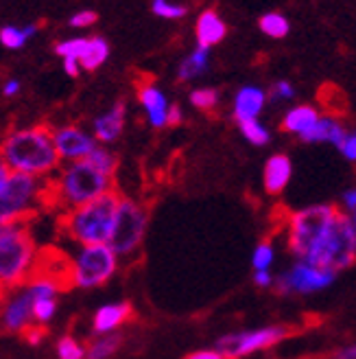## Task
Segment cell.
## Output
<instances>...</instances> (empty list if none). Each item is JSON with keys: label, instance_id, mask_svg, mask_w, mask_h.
<instances>
[{"label": "cell", "instance_id": "19", "mask_svg": "<svg viewBox=\"0 0 356 359\" xmlns=\"http://www.w3.org/2000/svg\"><path fill=\"white\" fill-rule=\"evenodd\" d=\"M291 175H293L291 158L284 154H273L269 160H266L264 171H262L264 191L269 195H280L291 182Z\"/></svg>", "mask_w": 356, "mask_h": 359}, {"label": "cell", "instance_id": "21", "mask_svg": "<svg viewBox=\"0 0 356 359\" xmlns=\"http://www.w3.org/2000/svg\"><path fill=\"white\" fill-rule=\"evenodd\" d=\"M346 136H348L346 128L334 116H322L311 132L299 136V140L308 142V145H315V142H332V145L339 149L341 142L346 140Z\"/></svg>", "mask_w": 356, "mask_h": 359}, {"label": "cell", "instance_id": "4", "mask_svg": "<svg viewBox=\"0 0 356 359\" xmlns=\"http://www.w3.org/2000/svg\"><path fill=\"white\" fill-rule=\"evenodd\" d=\"M38 255L31 219L0 224V285L5 292L22 287L33 276Z\"/></svg>", "mask_w": 356, "mask_h": 359}, {"label": "cell", "instance_id": "34", "mask_svg": "<svg viewBox=\"0 0 356 359\" xmlns=\"http://www.w3.org/2000/svg\"><path fill=\"white\" fill-rule=\"evenodd\" d=\"M99 20V13L97 11H77V13H73L70 15V20H68V25L73 27V29H87V27H92L94 22Z\"/></svg>", "mask_w": 356, "mask_h": 359}, {"label": "cell", "instance_id": "9", "mask_svg": "<svg viewBox=\"0 0 356 359\" xmlns=\"http://www.w3.org/2000/svg\"><path fill=\"white\" fill-rule=\"evenodd\" d=\"M44 180L11 173L9 182L0 191V224L17 219H31L38 206H42Z\"/></svg>", "mask_w": 356, "mask_h": 359}, {"label": "cell", "instance_id": "16", "mask_svg": "<svg viewBox=\"0 0 356 359\" xmlns=\"http://www.w3.org/2000/svg\"><path fill=\"white\" fill-rule=\"evenodd\" d=\"M124 118H127V101L124 99H118L108 112L94 118L92 136L97 138L99 145H110V142H116L120 138L124 130Z\"/></svg>", "mask_w": 356, "mask_h": 359}, {"label": "cell", "instance_id": "15", "mask_svg": "<svg viewBox=\"0 0 356 359\" xmlns=\"http://www.w3.org/2000/svg\"><path fill=\"white\" fill-rule=\"evenodd\" d=\"M138 101L145 107L147 121L153 130H164L166 128V114H169V101L164 93L159 90L151 79H145L138 83Z\"/></svg>", "mask_w": 356, "mask_h": 359}, {"label": "cell", "instance_id": "20", "mask_svg": "<svg viewBox=\"0 0 356 359\" xmlns=\"http://www.w3.org/2000/svg\"><path fill=\"white\" fill-rule=\"evenodd\" d=\"M266 103V93L258 86H243L236 97H234V107H232V114L234 121H254L258 118V114L262 112V107Z\"/></svg>", "mask_w": 356, "mask_h": 359}, {"label": "cell", "instance_id": "5", "mask_svg": "<svg viewBox=\"0 0 356 359\" xmlns=\"http://www.w3.org/2000/svg\"><path fill=\"white\" fill-rule=\"evenodd\" d=\"M304 263L328 269L332 274H339L356 263V235L350 217L341 208L334 212L326 235Z\"/></svg>", "mask_w": 356, "mask_h": 359}, {"label": "cell", "instance_id": "12", "mask_svg": "<svg viewBox=\"0 0 356 359\" xmlns=\"http://www.w3.org/2000/svg\"><path fill=\"white\" fill-rule=\"evenodd\" d=\"M33 325V294L27 287H15L5 292L0 300V329L5 333L24 335Z\"/></svg>", "mask_w": 356, "mask_h": 359}, {"label": "cell", "instance_id": "25", "mask_svg": "<svg viewBox=\"0 0 356 359\" xmlns=\"http://www.w3.org/2000/svg\"><path fill=\"white\" fill-rule=\"evenodd\" d=\"M38 33V27L35 25H24V27H3L0 29V44L9 50H17V48H24L27 42Z\"/></svg>", "mask_w": 356, "mask_h": 359}, {"label": "cell", "instance_id": "11", "mask_svg": "<svg viewBox=\"0 0 356 359\" xmlns=\"http://www.w3.org/2000/svg\"><path fill=\"white\" fill-rule=\"evenodd\" d=\"M334 278H336V274L328 272V269L308 265L304 261H297L293 265V269L273 278V285L280 294H315V292H322L326 287H330L334 283Z\"/></svg>", "mask_w": 356, "mask_h": 359}, {"label": "cell", "instance_id": "43", "mask_svg": "<svg viewBox=\"0 0 356 359\" xmlns=\"http://www.w3.org/2000/svg\"><path fill=\"white\" fill-rule=\"evenodd\" d=\"M332 359H356V344L346 346V348H341L339 353H334Z\"/></svg>", "mask_w": 356, "mask_h": 359}, {"label": "cell", "instance_id": "7", "mask_svg": "<svg viewBox=\"0 0 356 359\" xmlns=\"http://www.w3.org/2000/svg\"><path fill=\"white\" fill-rule=\"evenodd\" d=\"M118 269V257L108 243L85 245L70 259V285L79 290H94L108 283Z\"/></svg>", "mask_w": 356, "mask_h": 359}, {"label": "cell", "instance_id": "30", "mask_svg": "<svg viewBox=\"0 0 356 359\" xmlns=\"http://www.w3.org/2000/svg\"><path fill=\"white\" fill-rule=\"evenodd\" d=\"M55 311H57V298H42V300L33 298V325L35 327H44L46 322L52 320Z\"/></svg>", "mask_w": 356, "mask_h": 359}, {"label": "cell", "instance_id": "46", "mask_svg": "<svg viewBox=\"0 0 356 359\" xmlns=\"http://www.w3.org/2000/svg\"><path fill=\"white\" fill-rule=\"evenodd\" d=\"M3 296H5V287L0 285V300H3Z\"/></svg>", "mask_w": 356, "mask_h": 359}, {"label": "cell", "instance_id": "39", "mask_svg": "<svg viewBox=\"0 0 356 359\" xmlns=\"http://www.w3.org/2000/svg\"><path fill=\"white\" fill-rule=\"evenodd\" d=\"M184 359H225L221 353H217L215 348H208V351H194V353H190V355H186Z\"/></svg>", "mask_w": 356, "mask_h": 359}, {"label": "cell", "instance_id": "6", "mask_svg": "<svg viewBox=\"0 0 356 359\" xmlns=\"http://www.w3.org/2000/svg\"><path fill=\"white\" fill-rule=\"evenodd\" d=\"M339 210L332 204H315L306 206L291 215L289 219V250L291 255L297 257V261H306L317 243L322 241L326 230L334 217V212Z\"/></svg>", "mask_w": 356, "mask_h": 359}, {"label": "cell", "instance_id": "45", "mask_svg": "<svg viewBox=\"0 0 356 359\" xmlns=\"http://www.w3.org/2000/svg\"><path fill=\"white\" fill-rule=\"evenodd\" d=\"M348 217H350V222H352V228H354V235H356V210H352V212L348 215Z\"/></svg>", "mask_w": 356, "mask_h": 359}, {"label": "cell", "instance_id": "44", "mask_svg": "<svg viewBox=\"0 0 356 359\" xmlns=\"http://www.w3.org/2000/svg\"><path fill=\"white\" fill-rule=\"evenodd\" d=\"M9 175H11V171L5 167L3 160H0V191H3V189H5V184L9 182Z\"/></svg>", "mask_w": 356, "mask_h": 359}, {"label": "cell", "instance_id": "2", "mask_svg": "<svg viewBox=\"0 0 356 359\" xmlns=\"http://www.w3.org/2000/svg\"><path fill=\"white\" fill-rule=\"evenodd\" d=\"M112 182V177L97 171L87 160L62 165L55 175L44 180L42 206L48 210H57L59 215L68 212L114 191Z\"/></svg>", "mask_w": 356, "mask_h": 359}, {"label": "cell", "instance_id": "35", "mask_svg": "<svg viewBox=\"0 0 356 359\" xmlns=\"http://www.w3.org/2000/svg\"><path fill=\"white\" fill-rule=\"evenodd\" d=\"M295 97V88L289 81H278L271 88V99L273 101H289Z\"/></svg>", "mask_w": 356, "mask_h": 359}, {"label": "cell", "instance_id": "10", "mask_svg": "<svg viewBox=\"0 0 356 359\" xmlns=\"http://www.w3.org/2000/svg\"><path fill=\"white\" fill-rule=\"evenodd\" d=\"M289 335H291V329L284 325H271V327L252 329V331H236V333H227L219 337L215 351L221 353L225 359H243L252 353L266 351L280 344L282 339H287Z\"/></svg>", "mask_w": 356, "mask_h": 359}, {"label": "cell", "instance_id": "24", "mask_svg": "<svg viewBox=\"0 0 356 359\" xmlns=\"http://www.w3.org/2000/svg\"><path fill=\"white\" fill-rule=\"evenodd\" d=\"M120 346H122V335L120 333L99 335L85 346V359H110L120 351Z\"/></svg>", "mask_w": 356, "mask_h": 359}, {"label": "cell", "instance_id": "42", "mask_svg": "<svg viewBox=\"0 0 356 359\" xmlns=\"http://www.w3.org/2000/svg\"><path fill=\"white\" fill-rule=\"evenodd\" d=\"M17 93H20V81H17V79L5 81V86H3V95L5 97H15Z\"/></svg>", "mask_w": 356, "mask_h": 359}, {"label": "cell", "instance_id": "26", "mask_svg": "<svg viewBox=\"0 0 356 359\" xmlns=\"http://www.w3.org/2000/svg\"><path fill=\"white\" fill-rule=\"evenodd\" d=\"M258 27L264 35H269V38L273 40H282V38H287L289 31H291V25L287 20V15H282L278 11H269V13H264L260 15V20H258Z\"/></svg>", "mask_w": 356, "mask_h": 359}, {"label": "cell", "instance_id": "41", "mask_svg": "<svg viewBox=\"0 0 356 359\" xmlns=\"http://www.w3.org/2000/svg\"><path fill=\"white\" fill-rule=\"evenodd\" d=\"M64 70H66V75H68V77H79L81 66H79V62H77V60L66 57V60H64Z\"/></svg>", "mask_w": 356, "mask_h": 359}, {"label": "cell", "instance_id": "38", "mask_svg": "<svg viewBox=\"0 0 356 359\" xmlns=\"http://www.w3.org/2000/svg\"><path fill=\"white\" fill-rule=\"evenodd\" d=\"M182 123V107L180 105H169V114H166V128H169V125H171V128H173V125H180Z\"/></svg>", "mask_w": 356, "mask_h": 359}, {"label": "cell", "instance_id": "32", "mask_svg": "<svg viewBox=\"0 0 356 359\" xmlns=\"http://www.w3.org/2000/svg\"><path fill=\"white\" fill-rule=\"evenodd\" d=\"M57 359H85V346L73 335H62L57 339Z\"/></svg>", "mask_w": 356, "mask_h": 359}, {"label": "cell", "instance_id": "36", "mask_svg": "<svg viewBox=\"0 0 356 359\" xmlns=\"http://www.w3.org/2000/svg\"><path fill=\"white\" fill-rule=\"evenodd\" d=\"M339 151L350 160V163H356V132H350V134L346 136V140L341 142Z\"/></svg>", "mask_w": 356, "mask_h": 359}, {"label": "cell", "instance_id": "37", "mask_svg": "<svg viewBox=\"0 0 356 359\" xmlns=\"http://www.w3.org/2000/svg\"><path fill=\"white\" fill-rule=\"evenodd\" d=\"M341 204H343V208H346V210H343L346 215H350L352 210H356V189H350V191L343 193Z\"/></svg>", "mask_w": 356, "mask_h": 359}, {"label": "cell", "instance_id": "33", "mask_svg": "<svg viewBox=\"0 0 356 359\" xmlns=\"http://www.w3.org/2000/svg\"><path fill=\"white\" fill-rule=\"evenodd\" d=\"M151 11L159 18H164V20H182L188 13V7L177 5V3H166V0H153Z\"/></svg>", "mask_w": 356, "mask_h": 359}, {"label": "cell", "instance_id": "18", "mask_svg": "<svg viewBox=\"0 0 356 359\" xmlns=\"http://www.w3.org/2000/svg\"><path fill=\"white\" fill-rule=\"evenodd\" d=\"M194 35H197V46L210 50L212 46H217L225 40L227 25L215 9H206L199 13L197 22H194Z\"/></svg>", "mask_w": 356, "mask_h": 359}, {"label": "cell", "instance_id": "8", "mask_svg": "<svg viewBox=\"0 0 356 359\" xmlns=\"http://www.w3.org/2000/svg\"><path fill=\"white\" fill-rule=\"evenodd\" d=\"M149 226L147 208L129 197H120L108 245L116 257H129L142 245Z\"/></svg>", "mask_w": 356, "mask_h": 359}, {"label": "cell", "instance_id": "3", "mask_svg": "<svg viewBox=\"0 0 356 359\" xmlns=\"http://www.w3.org/2000/svg\"><path fill=\"white\" fill-rule=\"evenodd\" d=\"M120 197L122 195L114 189L79 208L62 212L57 219L59 232L81 248L108 243Z\"/></svg>", "mask_w": 356, "mask_h": 359}, {"label": "cell", "instance_id": "22", "mask_svg": "<svg viewBox=\"0 0 356 359\" xmlns=\"http://www.w3.org/2000/svg\"><path fill=\"white\" fill-rule=\"evenodd\" d=\"M319 118H322V116H319V112L315 110L313 105H295L287 114H284L280 128H282V132L304 136L306 132H311L315 128Z\"/></svg>", "mask_w": 356, "mask_h": 359}, {"label": "cell", "instance_id": "29", "mask_svg": "<svg viewBox=\"0 0 356 359\" xmlns=\"http://www.w3.org/2000/svg\"><path fill=\"white\" fill-rule=\"evenodd\" d=\"M190 103L201 112H210L219 105V90L215 88H197L190 93Z\"/></svg>", "mask_w": 356, "mask_h": 359}, {"label": "cell", "instance_id": "27", "mask_svg": "<svg viewBox=\"0 0 356 359\" xmlns=\"http://www.w3.org/2000/svg\"><path fill=\"white\" fill-rule=\"evenodd\" d=\"M87 163H90L97 171H101L103 175H108L114 180V173L118 169V158L114 151H110L108 147L99 145L90 156H87Z\"/></svg>", "mask_w": 356, "mask_h": 359}, {"label": "cell", "instance_id": "28", "mask_svg": "<svg viewBox=\"0 0 356 359\" xmlns=\"http://www.w3.org/2000/svg\"><path fill=\"white\" fill-rule=\"evenodd\" d=\"M238 130H241V134H243L249 142H252V145H256V147H264L266 142L271 140L269 130H266L258 118H254V121H241V123H238Z\"/></svg>", "mask_w": 356, "mask_h": 359}, {"label": "cell", "instance_id": "17", "mask_svg": "<svg viewBox=\"0 0 356 359\" xmlns=\"http://www.w3.org/2000/svg\"><path fill=\"white\" fill-rule=\"evenodd\" d=\"M131 318H134V309H131V304L127 300L103 304L101 309H97V313L92 318V331L97 335L116 333V329L122 327L124 322H129Z\"/></svg>", "mask_w": 356, "mask_h": 359}, {"label": "cell", "instance_id": "40", "mask_svg": "<svg viewBox=\"0 0 356 359\" xmlns=\"http://www.w3.org/2000/svg\"><path fill=\"white\" fill-rule=\"evenodd\" d=\"M254 283H256V287L266 290V287L273 285V276H271V272H254Z\"/></svg>", "mask_w": 356, "mask_h": 359}, {"label": "cell", "instance_id": "23", "mask_svg": "<svg viewBox=\"0 0 356 359\" xmlns=\"http://www.w3.org/2000/svg\"><path fill=\"white\" fill-rule=\"evenodd\" d=\"M210 66V50L197 46L186 60H182L180 68H177V79L180 81H192L201 77Z\"/></svg>", "mask_w": 356, "mask_h": 359}, {"label": "cell", "instance_id": "14", "mask_svg": "<svg viewBox=\"0 0 356 359\" xmlns=\"http://www.w3.org/2000/svg\"><path fill=\"white\" fill-rule=\"evenodd\" d=\"M52 142H55V149L62 163H81L87 160L99 142L92 134L83 132L79 125H64V128L52 130Z\"/></svg>", "mask_w": 356, "mask_h": 359}, {"label": "cell", "instance_id": "31", "mask_svg": "<svg viewBox=\"0 0 356 359\" xmlns=\"http://www.w3.org/2000/svg\"><path fill=\"white\" fill-rule=\"evenodd\" d=\"M273 259H276V250H273L271 241H260L252 255V265L256 272H269Z\"/></svg>", "mask_w": 356, "mask_h": 359}, {"label": "cell", "instance_id": "1", "mask_svg": "<svg viewBox=\"0 0 356 359\" xmlns=\"http://www.w3.org/2000/svg\"><path fill=\"white\" fill-rule=\"evenodd\" d=\"M0 160L11 173L35 180H48L62 167L48 125H31L9 132L0 140Z\"/></svg>", "mask_w": 356, "mask_h": 359}, {"label": "cell", "instance_id": "13", "mask_svg": "<svg viewBox=\"0 0 356 359\" xmlns=\"http://www.w3.org/2000/svg\"><path fill=\"white\" fill-rule=\"evenodd\" d=\"M55 53L66 60V57H73L79 62L81 70H92L101 68L110 57V42L101 38V35H94V38H73V40H62L55 46Z\"/></svg>", "mask_w": 356, "mask_h": 359}]
</instances>
